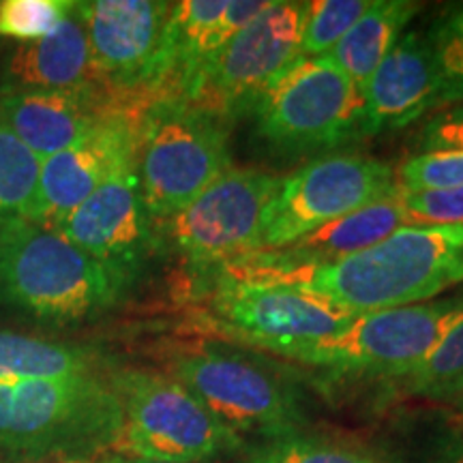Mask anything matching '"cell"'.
Returning a JSON list of instances; mask_svg holds the SVG:
<instances>
[{"mask_svg": "<svg viewBox=\"0 0 463 463\" xmlns=\"http://www.w3.org/2000/svg\"><path fill=\"white\" fill-rule=\"evenodd\" d=\"M136 279L33 222L0 228V307L45 326H73L114 309Z\"/></svg>", "mask_w": 463, "mask_h": 463, "instance_id": "1", "label": "cell"}, {"mask_svg": "<svg viewBox=\"0 0 463 463\" xmlns=\"http://www.w3.org/2000/svg\"><path fill=\"white\" fill-rule=\"evenodd\" d=\"M140 112L109 114L78 144L42 161L33 223L54 225L90 198L112 174L136 159Z\"/></svg>", "mask_w": 463, "mask_h": 463, "instance_id": "15", "label": "cell"}, {"mask_svg": "<svg viewBox=\"0 0 463 463\" xmlns=\"http://www.w3.org/2000/svg\"><path fill=\"white\" fill-rule=\"evenodd\" d=\"M54 230L89 256L136 281L146 260L161 247L157 223L144 204L136 159L118 167Z\"/></svg>", "mask_w": 463, "mask_h": 463, "instance_id": "14", "label": "cell"}, {"mask_svg": "<svg viewBox=\"0 0 463 463\" xmlns=\"http://www.w3.org/2000/svg\"><path fill=\"white\" fill-rule=\"evenodd\" d=\"M305 15L307 3L270 0L222 50L191 106L211 109L228 123L253 112L264 90L298 61Z\"/></svg>", "mask_w": 463, "mask_h": 463, "instance_id": "12", "label": "cell"}, {"mask_svg": "<svg viewBox=\"0 0 463 463\" xmlns=\"http://www.w3.org/2000/svg\"><path fill=\"white\" fill-rule=\"evenodd\" d=\"M42 159L0 123V228L33 222Z\"/></svg>", "mask_w": 463, "mask_h": 463, "instance_id": "21", "label": "cell"}, {"mask_svg": "<svg viewBox=\"0 0 463 463\" xmlns=\"http://www.w3.org/2000/svg\"><path fill=\"white\" fill-rule=\"evenodd\" d=\"M364 137L403 129L439 109V80L425 33L410 31L363 86Z\"/></svg>", "mask_w": 463, "mask_h": 463, "instance_id": "17", "label": "cell"}, {"mask_svg": "<svg viewBox=\"0 0 463 463\" xmlns=\"http://www.w3.org/2000/svg\"><path fill=\"white\" fill-rule=\"evenodd\" d=\"M402 191H436L463 184V150H430L403 161L397 170Z\"/></svg>", "mask_w": 463, "mask_h": 463, "instance_id": "27", "label": "cell"}, {"mask_svg": "<svg viewBox=\"0 0 463 463\" xmlns=\"http://www.w3.org/2000/svg\"><path fill=\"white\" fill-rule=\"evenodd\" d=\"M103 463H165V461L142 459V457H129V455H106Z\"/></svg>", "mask_w": 463, "mask_h": 463, "instance_id": "30", "label": "cell"}, {"mask_svg": "<svg viewBox=\"0 0 463 463\" xmlns=\"http://www.w3.org/2000/svg\"><path fill=\"white\" fill-rule=\"evenodd\" d=\"M56 463H92V461H86V459H62V461H56Z\"/></svg>", "mask_w": 463, "mask_h": 463, "instance_id": "31", "label": "cell"}, {"mask_svg": "<svg viewBox=\"0 0 463 463\" xmlns=\"http://www.w3.org/2000/svg\"><path fill=\"white\" fill-rule=\"evenodd\" d=\"M419 148L430 150H463V103L433 114L419 133Z\"/></svg>", "mask_w": 463, "mask_h": 463, "instance_id": "29", "label": "cell"}, {"mask_svg": "<svg viewBox=\"0 0 463 463\" xmlns=\"http://www.w3.org/2000/svg\"><path fill=\"white\" fill-rule=\"evenodd\" d=\"M109 373L0 386V450L20 459L114 455L123 405Z\"/></svg>", "mask_w": 463, "mask_h": 463, "instance_id": "3", "label": "cell"}, {"mask_svg": "<svg viewBox=\"0 0 463 463\" xmlns=\"http://www.w3.org/2000/svg\"><path fill=\"white\" fill-rule=\"evenodd\" d=\"M354 317L331 300L294 283L217 270L211 322L241 344L294 358L335 337Z\"/></svg>", "mask_w": 463, "mask_h": 463, "instance_id": "9", "label": "cell"}, {"mask_svg": "<svg viewBox=\"0 0 463 463\" xmlns=\"http://www.w3.org/2000/svg\"><path fill=\"white\" fill-rule=\"evenodd\" d=\"M283 176L228 167L181 213L157 223L167 241L194 270H213L262 247L270 206Z\"/></svg>", "mask_w": 463, "mask_h": 463, "instance_id": "10", "label": "cell"}, {"mask_svg": "<svg viewBox=\"0 0 463 463\" xmlns=\"http://www.w3.org/2000/svg\"><path fill=\"white\" fill-rule=\"evenodd\" d=\"M463 281V223L405 225L354 256L305 270L294 283L350 314L414 305Z\"/></svg>", "mask_w": 463, "mask_h": 463, "instance_id": "2", "label": "cell"}, {"mask_svg": "<svg viewBox=\"0 0 463 463\" xmlns=\"http://www.w3.org/2000/svg\"><path fill=\"white\" fill-rule=\"evenodd\" d=\"M99 86L78 3L48 37L9 52L0 71V90H82Z\"/></svg>", "mask_w": 463, "mask_h": 463, "instance_id": "18", "label": "cell"}, {"mask_svg": "<svg viewBox=\"0 0 463 463\" xmlns=\"http://www.w3.org/2000/svg\"><path fill=\"white\" fill-rule=\"evenodd\" d=\"M109 372L101 352L69 341L0 331V386Z\"/></svg>", "mask_w": 463, "mask_h": 463, "instance_id": "20", "label": "cell"}, {"mask_svg": "<svg viewBox=\"0 0 463 463\" xmlns=\"http://www.w3.org/2000/svg\"><path fill=\"white\" fill-rule=\"evenodd\" d=\"M463 320V294L358 314L345 328L300 350L292 361L344 375L408 378Z\"/></svg>", "mask_w": 463, "mask_h": 463, "instance_id": "8", "label": "cell"}, {"mask_svg": "<svg viewBox=\"0 0 463 463\" xmlns=\"http://www.w3.org/2000/svg\"><path fill=\"white\" fill-rule=\"evenodd\" d=\"M167 375L232 431L275 438L300 431L307 416L303 402L277 369L242 352L202 345L176 352Z\"/></svg>", "mask_w": 463, "mask_h": 463, "instance_id": "7", "label": "cell"}, {"mask_svg": "<svg viewBox=\"0 0 463 463\" xmlns=\"http://www.w3.org/2000/svg\"><path fill=\"white\" fill-rule=\"evenodd\" d=\"M230 165L228 120L181 99H157L137 120L136 170L155 223L181 213Z\"/></svg>", "mask_w": 463, "mask_h": 463, "instance_id": "4", "label": "cell"}, {"mask_svg": "<svg viewBox=\"0 0 463 463\" xmlns=\"http://www.w3.org/2000/svg\"><path fill=\"white\" fill-rule=\"evenodd\" d=\"M399 187L395 170L364 155H326L283 176L266 217L260 249H283L335 219L350 215Z\"/></svg>", "mask_w": 463, "mask_h": 463, "instance_id": "11", "label": "cell"}, {"mask_svg": "<svg viewBox=\"0 0 463 463\" xmlns=\"http://www.w3.org/2000/svg\"><path fill=\"white\" fill-rule=\"evenodd\" d=\"M123 405V433L114 455L165 463H211L236 457L242 438L172 375L150 369H112Z\"/></svg>", "mask_w": 463, "mask_h": 463, "instance_id": "6", "label": "cell"}, {"mask_svg": "<svg viewBox=\"0 0 463 463\" xmlns=\"http://www.w3.org/2000/svg\"><path fill=\"white\" fill-rule=\"evenodd\" d=\"M372 3L373 0H314V3H307L298 58L328 54L358 17L372 7Z\"/></svg>", "mask_w": 463, "mask_h": 463, "instance_id": "25", "label": "cell"}, {"mask_svg": "<svg viewBox=\"0 0 463 463\" xmlns=\"http://www.w3.org/2000/svg\"><path fill=\"white\" fill-rule=\"evenodd\" d=\"M439 80V108L463 103V5H455L425 33Z\"/></svg>", "mask_w": 463, "mask_h": 463, "instance_id": "24", "label": "cell"}, {"mask_svg": "<svg viewBox=\"0 0 463 463\" xmlns=\"http://www.w3.org/2000/svg\"><path fill=\"white\" fill-rule=\"evenodd\" d=\"M129 109L101 86L82 90H0V123L45 161L103 123Z\"/></svg>", "mask_w": 463, "mask_h": 463, "instance_id": "16", "label": "cell"}, {"mask_svg": "<svg viewBox=\"0 0 463 463\" xmlns=\"http://www.w3.org/2000/svg\"><path fill=\"white\" fill-rule=\"evenodd\" d=\"M419 9L412 0H373L326 56L363 89Z\"/></svg>", "mask_w": 463, "mask_h": 463, "instance_id": "19", "label": "cell"}, {"mask_svg": "<svg viewBox=\"0 0 463 463\" xmlns=\"http://www.w3.org/2000/svg\"><path fill=\"white\" fill-rule=\"evenodd\" d=\"M236 463H389L367 450L294 431L260 438L236 453Z\"/></svg>", "mask_w": 463, "mask_h": 463, "instance_id": "22", "label": "cell"}, {"mask_svg": "<svg viewBox=\"0 0 463 463\" xmlns=\"http://www.w3.org/2000/svg\"><path fill=\"white\" fill-rule=\"evenodd\" d=\"M461 410H463V397H461Z\"/></svg>", "mask_w": 463, "mask_h": 463, "instance_id": "32", "label": "cell"}, {"mask_svg": "<svg viewBox=\"0 0 463 463\" xmlns=\"http://www.w3.org/2000/svg\"><path fill=\"white\" fill-rule=\"evenodd\" d=\"M253 118L260 140L275 153H331L364 137L363 89L326 54L298 58L264 90Z\"/></svg>", "mask_w": 463, "mask_h": 463, "instance_id": "5", "label": "cell"}, {"mask_svg": "<svg viewBox=\"0 0 463 463\" xmlns=\"http://www.w3.org/2000/svg\"><path fill=\"white\" fill-rule=\"evenodd\" d=\"M73 0H3L0 37L33 43L48 37L69 14Z\"/></svg>", "mask_w": 463, "mask_h": 463, "instance_id": "26", "label": "cell"}, {"mask_svg": "<svg viewBox=\"0 0 463 463\" xmlns=\"http://www.w3.org/2000/svg\"><path fill=\"white\" fill-rule=\"evenodd\" d=\"M174 3L164 0H80L92 73L116 99L150 101Z\"/></svg>", "mask_w": 463, "mask_h": 463, "instance_id": "13", "label": "cell"}, {"mask_svg": "<svg viewBox=\"0 0 463 463\" xmlns=\"http://www.w3.org/2000/svg\"><path fill=\"white\" fill-rule=\"evenodd\" d=\"M405 392L431 402L463 397V320L416 372L403 378Z\"/></svg>", "mask_w": 463, "mask_h": 463, "instance_id": "23", "label": "cell"}, {"mask_svg": "<svg viewBox=\"0 0 463 463\" xmlns=\"http://www.w3.org/2000/svg\"><path fill=\"white\" fill-rule=\"evenodd\" d=\"M402 204L410 225H459L463 223V184L436 191H402Z\"/></svg>", "mask_w": 463, "mask_h": 463, "instance_id": "28", "label": "cell"}]
</instances>
